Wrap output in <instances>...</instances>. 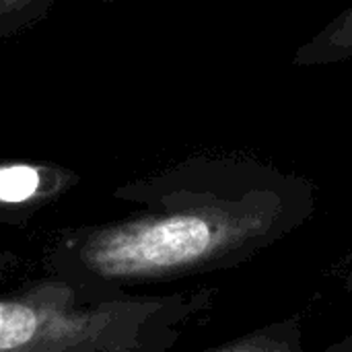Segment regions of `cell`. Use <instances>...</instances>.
<instances>
[{"label": "cell", "mask_w": 352, "mask_h": 352, "mask_svg": "<svg viewBox=\"0 0 352 352\" xmlns=\"http://www.w3.org/2000/svg\"><path fill=\"white\" fill-rule=\"evenodd\" d=\"M219 291L161 295L50 274L0 301V352H169L212 311Z\"/></svg>", "instance_id": "obj_2"}, {"label": "cell", "mask_w": 352, "mask_h": 352, "mask_svg": "<svg viewBox=\"0 0 352 352\" xmlns=\"http://www.w3.org/2000/svg\"><path fill=\"white\" fill-rule=\"evenodd\" d=\"M204 352H309L303 344V334L297 318H289L283 322H274L262 326L250 334H241L225 344ZM322 352H342V342H336L328 351Z\"/></svg>", "instance_id": "obj_5"}, {"label": "cell", "mask_w": 352, "mask_h": 352, "mask_svg": "<svg viewBox=\"0 0 352 352\" xmlns=\"http://www.w3.org/2000/svg\"><path fill=\"white\" fill-rule=\"evenodd\" d=\"M128 210L64 233L50 272L105 287L237 270L301 229L316 186L237 155H196L113 192Z\"/></svg>", "instance_id": "obj_1"}, {"label": "cell", "mask_w": 352, "mask_h": 352, "mask_svg": "<svg viewBox=\"0 0 352 352\" xmlns=\"http://www.w3.org/2000/svg\"><path fill=\"white\" fill-rule=\"evenodd\" d=\"M344 289L349 291V293H352V272L344 278ZM342 342V352H352V336H349V338H344V340H340Z\"/></svg>", "instance_id": "obj_7"}, {"label": "cell", "mask_w": 352, "mask_h": 352, "mask_svg": "<svg viewBox=\"0 0 352 352\" xmlns=\"http://www.w3.org/2000/svg\"><path fill=\"white\" fill-rule=\"evenodd\" d=\"M105 4H109V2H122V0H103Z\"/></svg>", "instance_id": "obj_8"}, {"label": "cell", "mask_w": 352, "mask_h": 352, "mask_svg": "<svg viewBox=\"0 0 352 352\" xmlns=\"http://www.w3.org/2000/svg\"><path fill=\"white\" fill-rule=\"evenodd\" d=\"M352 60V4L295 52L297 66H324Z\"/></svg>", "instance_id": "obj_4"}, {"label": "cell", "mask_w": 352, "mask_h": 352, "mask_svg": "<svg viewBox=\"0 0 352 352\" xmlns=\"http://www.w3.org/2000/svg\"><path fill=\"white\" fill-rule=\"evenodd\" d=\"M58 0H0V39H10L47 19Z\"/></svg>", "instance_id": "obj_6"}, {"label": "cell", "mask_w": 352, "mask_h": 352, "mask_svg": "<svg viewBox=\"0 0 352 352\" xmlns=\"http://www.w3.org/2000/svg\"><path fill=\"white\" fill-rule=\"evenodd\" d=\"M68 171L31 165V163H12L4 165L0 171V202L8 206H25L35 202L41 194L50 196L54 188H64Z\"/></svg>", "instance_id": "obj_3"}]
</instances>
